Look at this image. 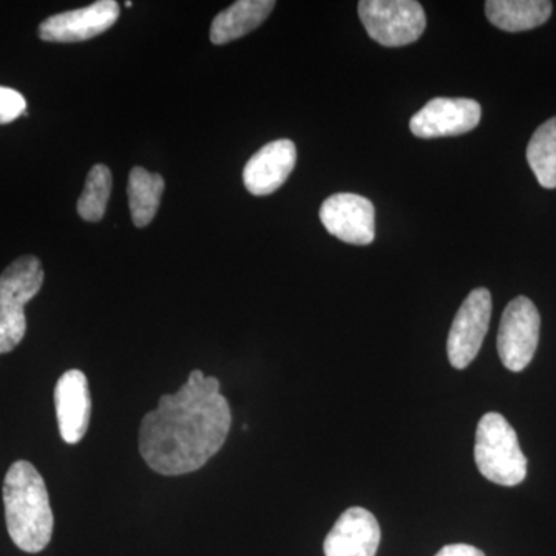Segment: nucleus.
<instances>
[{"instance_id": "obj_1", "label": "nucleus", "mask_w": 556, "mask_h": 556, "mask_svg": "<svg viewBox=\"0 0 556 556\" xmlns=\"http://www.w3.org/2000/svg\"><path fill=\"white\" fill-rule=\"evenodd\" d=\"M232 426L228 399L219 380L190 371L177 393L164 394L139 428V453L156 473L181 477L206 466L223 445Z\"/></svg>"}, {"instance_id": "obj_2", "label": "nucleus", "mask_w": 556, "mask_h": 556, "mask_svg": "<svg viewBox=\"0 0 556 556\" xmlns=\"http://www.w3.org/2000/svg\"><path fill=\"white\" fill-rule=\"evenodd\" d=\"M3 506L10 538L21 551L39 554L49 546L54 518L46 482L28 460H17L3 481Z\"/></svg>"}, {"instance_id": "obj_3", "label": "nucleus", "mask_w": 556, "mask_h": 556, "mask_svg": "<svg viewBox=\"0 0 556 556\" xmlns=\"http://www.w3.org/2000/svg\"><path fill=\"white\" fill-rule=\"evenodd\" d=\"M475 463L479 473L497 485L521 484L527 475V457L518 434L500 413H486L478 424Z\"/></svg>"}, {"instance_id": "obj_4", "label": "nucleus", "mask_w": 556, "mask_h": 556, "mask_svg": "<svg viewBox=\"0 0 556 556\" xmlns=\"http://www.w3.org/2000/svg\"><path fill=\"white\" fill-rule=\"evenodd\" d=\"M42 263L24 255L0 274V354L20 345L27 332L25 305L38 295L43 285Z\"/></svg>"}, {"instance_id": "obj_5", "label": "nucleus", "mask_w": 556, "mask_h": 556, "mask_svg": "<svg viewBox=\"0 0 556 556\" xmlns=\"http://www.w3.org/2000/svg\"><path fill=\"white\" fill-rule=\"evenodd\" d=\"M357 10L369 38L383 47L409 46L426 31V11L415 0H362Z\"/></svg>"}, {"instance_id": "obj_6", "label": "nucleus", "mask_w": 556, "mask_h": 556, "mask_svg": "<svg viewBox=\"0 0 556 556\" xmlns=\"http://www.w3.org/2000/svg\"><path fill=\"white\" fill-rule=\"evenodd\" d=\"M541 317L532 300L519 295L504 309L497 332V353L504 367L519 372L529 367L540 342Z\"/></svg>"}, {"instance_id": "obj_7", "label": "nucleus", "mask_w": 556, "mask_h": 556, "mask_svg": "<svg viewBox=\"0 0 556 556\" xmlns=\"http://www.w3.org/2000/svg\"><path fill=\"white\" fill-rule=\"evenodd\" d=\"M492 318L489 289H473L457 311L447 340L448 361L453 368H467L478 356Z\"/></svg>"}, {"instance_id": "obj_8", "label": "nucleus", "mask_w": 556, "mask_h": 556, "mask_svg": "<svg viewBox=\"0 0 556 556\" xmlns=\"http://www.w3.org/2000/svg\"><path fill=\"white\" fill-rule=\"evenodd\" d=\"M481 115V105L470 98H434L413 116L409 130L422 139L457 137L473 130Z\"/></svg>"}, {"instance_id": "obj_9", "label": "nucleus", "mask_w": 556, "mask_h": 556, "mask_svg": "<svg viewBox=\"0 0 556 556\" xmlns=\"http://www.w3.org/2000/svg\"><path fill=\"white\" fill-rule=\"evenodd\" d=\"M119 17V3L100 0L83 9L65 11L47 17L39 25V38L46 42H83L97 38L115 25Z\"/></svg>"}, {"instance_id": "obj_10", "label": "nucleus", "mask_w": 556, "mask_h": 556, "mask_svg": "<svg viewBox=\"0 0 556 556\" xmlns=\"http://www.w3.org/2000/svg\"><path fill=\"white\" fill-rule=\"evenodd\" d=\"M320 222L331 236L345 243L365 247L375 241V206L357 193H336L325 200Z\"/></svg>"}, {"instance_id": "obj_11", "label": "nucleus", "mask_w": 556, "mask_h": 556, "mask_svg": "<svg viewBox=\"0 0 556 556\" xmlns=\"http://www.w3.org/2000/svg\"><path fill=\"white\" fill-rule=\"evenodd\" d=\"M58 426L67 444H78L90 426L91 396L89 380L80 369H68L54 388Z\"/></svg>"}, {"instance_id": "obj_12", "label": "nucleus", "mask_w": 556, "mask_h": 556, "mask_svg": "<svg viewBox=\"0 0 556 556\" xmlns=\"http://www.w3.org/2000/svg\"><path fill=\"white\" fill-rule=\"evenodd\" d=\"M378 519L367 508L343 511L325 540V556H376L380 544Z\"/></svg>"}, {"instance_id": "obj_13", "label": "nucleus", "mask_w": 556, "mask_h": 556, "mask_svg": "<svg viewBox=\"0 0 556 556\" xmlns=\"http://www.w3.org/2000/svg\"><path fill=\"white\" fill-rule=\"evenodd\" d=\"M298 163V149L289 139H277L258 150L243 170L244 188L252 195L265 197L287 182Z\"/></svg>"}, {"instance_id": "obj_14", "label": "nucleus", "mask_w": 556, "mask_h": 556, "mask_svg": "<svg viewBox=\"0 0 556 556\" xmlns=\"http://www.w3.org/2000/svg\"><path fill=\"white\" fill-rule=\"evenodd\" d=\"M274 0H239L217 14L211 25V40L225 46L254 31L273 13Z\"/></svg>"}, {"instance_id": "obj_15", "label": "nucleus", "mask_w": 556, "mask_h": 556, "mask_svg": "<svg viewBox=\"0 0 556 556\" xmlns=\"http://www.w3.org/2000/svg\"><path fill=\"white\" fill-rule=\"evenodd\" d=\"M554 3L548 0H489L486 20L500 30L518 33L533 30L546 24Z\"/></svg>"}, {"instance_id": "obj_16", "label": "nucleus", "mask_w": 556, "mask_h": 556, "mask_svg": "<svg viewBox=\"0 0 556 556\" xmlns=\"http://www.w3.org/2000/svg\"><path fill=\"white\" fill-rule=\"evenodd\" d=\"M163 192L164 178L160 174H152L139 166L130 170L127 195L131 222L137 228H146L155 218Z\"/></svg>"}, {"instance_id": "obj_17", "label": "nucleus", "mask_w": 556, "mask_h": 556, "mask_svg": "<svg viewBox=\"0 0 556 556\" xmlns=\"http://www.w3.org/2000/svg\"><path fill=\"white\" fill-rule=\"evenodd\" d=\"M527 161L544 189H556V116L538 127L530 138Z\"/></svg>"}, {"instance_id": "obj_18", "label": "nucleus", "mask_w": 556, "mask_h": 556, "mask_svg": "<svg viewBox=\"0 0 556 556\" xmlns=\"http://www.w3.org/2000/svg\"><path fill=\"white\" fill-rule=\"evenodd\" d=\"M110 193H112V172L104 164L91 167L86 179V188L78 200L79 217L86 222L97 223L104 217Z\"/></svg>"}, {"instance_id": "obj_19", "label": "nucleus", "mask_w": 556, "mask_h": 556, "mask_svg": "<svg viewBox=\"0 0 556 556\" xmlns=\"http://www.w3.org/2000/svg\"><path fill=\"white\" fill-rule=\"evenodd\" d=\"M21 115H28L25 98L17 90L0 86V126L13 123Z\"/></svg>"}, {"instance_id": "obj_20", "label": "nucleus", "mask_w": 556, "mask_h": 556, "mask_svg": "<svg viewBox=\"0 0 556 556\" xmlns=\"http://www.w3.org/2000/svg\"><path fill=\"white\" fill-rule=\"evenodd\" d=\"M437 556H485L470 544H450L438 552Z\"/></svg>"}]
</instances>
